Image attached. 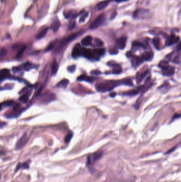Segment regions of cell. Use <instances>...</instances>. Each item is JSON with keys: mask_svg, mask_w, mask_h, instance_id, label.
Returning <instances> with one entry per match:
<instances>
[{"mask_svg": "<svg viewBox=\"0 0 181 182\" xmlns=\"http://www.w3.org/2000/svg\"><path fill=\"white\" fill-rule=\"evenodd\" d=\"M122 84L121 81H105L96 85V88L100 92H106L110 91L118 85Z\"/></svg>", "mask_w": 181, "mask_h": 182, "instance_id": "cell-1", "label": "cell"}, {"mask_svg": "<svg viewBox=\"0 0 181 182\" xmlns=\"http://www.w3.org/2000/svg\"><path fill=\"white\" fill-rule=\"evenodd\" d=\"M103 152L102 151H98L92 154L89 155L87 159V166L88 167H92L93 165L96 163L98 160L102 157Z\"/></svg>", "mask_w": 181, "mask_h": 182, "instance_id": "cell-2", "label": "cell"}, {"mask_svg": "<svg viewBox=\"0 0 181 182\" xmlns=\"http://www.w3.org/2000/svg\"><path fill=\"white\" fill-rule=\"evenodd\" d=\"M56 99L55 95L51 92H45L41 95L39 98V101L42 104L47 105L54 101Z\"/></svg>", "mask_w": 181, "mask_h": 182, "instance_id": "cell-3", "label": "cell"}, {"mask_svg": "<svg viewBox=\"0 0 181 182\" xmlns=\"http://www.w3.org/2000/svg\"><path fill=\"white\" fill-rule=\"evenodd\" d=\"M80 32L73 33L71 34V35H70V36H69L68 37H67L66 38L62 40L59 45V46L57 48V50L58 51H61V50H62L64 47H65L67 44L72 41L75 38H76L79 35H80Z\"/></svg>", "mask_w": 181, "mask_h": 182, "instance_id": "cell-4", "label": "cell"}, {"mask_svg": "<svg viewBox=\"0 0 181 182\" xmlns=\"http://www.w3.org/2000/svg\"><path fill=\"white\" fill-rule=\"evenodd\" d=\"M106 20V16L104 14H100L94 20L93 23L90 25V28L91 29H95L102 25Z\"/></svg>", "mask_w": 181, "mask_h": 182, "instance_id": "cell-5", "label": "cell"}, {"mask_svg": "<svg viewBox=\"0 0 181 182\" xmlns=\"http://www.w3.org/2000/svg\"><path fill=\"white\" fill-rule=\"evenodd\" d=\"M28 140V138L27 135L26 134H24L16 143V150H20L22 149L23 147H24L25 145L27 144Z\"/></svg>", "mask_w": 181, "mask_h": 182, "instance_id": "cell-6", "label": "cell"}, {"mask_svg": "<svg viewBox=\"0 0 181 182\" xmlns=\"http://www.w3.org/2000/svg\"><path fill=\"white\" fill-rule=\"evenodd\" d=\"M148 13V10L146 9H138L134 12L133 14V17L136 19H143L147 16Z\"/></svg>", "mask_w": 181, "mask_h": 182, "instance_id": "cell-7", "label": "cell"}, {"mask_svg": "<svg viewBox=\"0 0 181 182\" xmlns=\"http://www.w3.org/2000/svg\"><path fill=\"white\" fill-rule=\"evenodd\" d=\"M82 55V48L79 44H76L74 47L72 52V55L74 58H76L81 56Z\"/></svg>", "mask_w": 181, "mask_h": 182, "instance_id": "cell-8", "label": "cell"}, {"mask_svg": "<svg viewBox=\"0 0 181 182\" xmlns=\"http://www.w3.org/2000/svg\"><path fill=\"white\" fill-rule=\"evenodd\" d=\"M94 53L93 51H92L90 49H88L86 48H82V55L81 56H84L85 57L89 59H92L94 58Z\"/></svg>", "mask_w": 181, "mask_h": 182, "instance_id": "cell-9", "label": "cell"}, {"mask_svg": "<svg viewBox=\"0 0 181 182\" xmlns=\"http://www.w3.org/2000/svg\"><path fill=\"white\" fill-rule=\"evenodd\" d=\"M179 40V37H176L174 34H172V35L169 36L166 41V45L167 46H171V45H173L174 43H176Z\"/></svg>", "mask_w": 181, "mask_h": 182, "instance_id": "cell-10", "label": "cell"}, {"mask_svg": "<svg viewBox=\"0 0 181 182\" xmlns=\"http://www.w3.org/2000/svg\"><path fill=\"white\" fill-rule=\"evenodd\" d=\"M110 66L113 67V73L114 74H119L122 72L121 66L114 62H110L108 63Z\"/></svg>", "mask_w": 181, "mask_h": 182, "instance_id": "cell-11", "label": "cell"}, {"mask_svg": "<svg viewBox=\"0 0 181 182\" xmlns=\"http://www.w3.org/2000/svg\"><path fill=\"white\" fill-rule=\"evenodd\" d=\"M127 40V38L126 37H122L117 40V41H116L117 45L118 47L120 49L123 50V49H124V48H126Z\"/></svg>", "mask_w": 181, "mask_h": 182, "instance_id": "cell-12", "label": "cell"}, {"mask_svg": "<svg viewBox=\"0 0 181 182\" xmlns=\"http://www.w3.org/2000/svg\"><path fill=\"white\" fill-rule=\"evenodd\" d=\"M110 2L109 0H106V1H101L99 3H98L95 6V8L98 11H100L104 9L109 4Z\"/></svg>", "mask_w": 181, "mask_h": 182, "instance_id": "cell-13", "label": "cell"}, {"mask_svg": "<svg viewBox=\"0 0 181 182\" xmlns=\"http://www.w3.org/2000/svg\"><path fill=\"white\" fill-rule=\"evenodd\" d=\"M175 72V69L173 67L169 66L166 69L163 70V74L166 76H171L173 75Z\"/></svg>", "mask_w": 181, "mask_h": 182, "instance_id": "cell-14", "label": "cell"}, {"mask_svg": "<svg viewBox=\"0 0 181 182\" xmlns=\"http://www.w3.org/2000/svg\"><path fill=\"white\" fill-rule=\"evenodd\" d=\"M78 80L80 81H85V82H87L92 83L95 80V78L94 77H89V76H86L85 75H81L80 76H79L78 78Z\"/></svg>", "mask_w": 181, "mask_h": 182, "instance_id": "cell-15", "label": "cell"}, {"mask_svg": "<svg viewBox=\"0 0 181 182\" xmlns=\"http://www.w3.org/2000/svg\"><path fill=\"white\" fill-rule=\"evenodd\" d=\"M10 76V71L7 69L0 70V81H3Z\"/></svg>", "mask_w": 181, "mask_h": 182, "instance_id": "cell-16", "label": "cell"}, {"mask_svg": "<svg viewBox=\"0 0 181 182\" xmlns=\"http://www.w3.org/2000/svg\"><path fill=\"white\" fill-rule=\"evenodd\" d=\"M143 62V60L142 59V58L141 57H139V56H135V57H133V58L132 60V64L135 67L139 66Z\"/></svg>", "mask_w": 181, "mask_h": 182, "instance_id": "cell-17", "label": "cell"}, {"mask_svg": "<svg viewBox=\"0 0 181 182\" xmlns=\"http://www.w3.org/2000/svg\"><path fill=\"white\" fill-rule=\"evenodd\" d=\"M153 53L152 52H144L142 56V59L145 61H150L153 58Z\"/></svg>", "mask_w": 181, "mask_h": 182, "instance_id": "cell-18", "label": "cell"}, {"mask_svg": "<svg viewBox=\"0 0 181 182\" xmlns=\"http://www.w3.org/2000/svg\"><path fill=\"white\" fill-rule=\"evenodd\" d=\"M69 83V81L67 79H64L61 81H60L58 84H57V87L61 88H65L67 86Z\"/></svg>", "mask_w": 181, "mask_h": 182, "instance_id": "cell-19", "label": "cell"}, {"mask_svg": "<svg viewBox=\"0 0 181 182\" xmlns=\"http://www.w3.org/2000/svg\"><path fill=\"white\" fill-rule=\"evenodd\" d=\"M92 40L93 38L91 36H87L85 37L83 39H82L81 42L83 45H85V46H89V45H91Z\"/></svg>", "mask_w": 181, "mask_h": 182, "instance_id": "cell-20", "label": "cell"}, {"mask_svg": "<svg viewBox=\"0 0 181 182\" xmlns=\"http://www.w3.org/2000/svg\"><path fill=\"white\" fill-rule=\"evenodd\" d=\"M29 162L30 161H27L24 163H20L18 164L16 169V171H18L20 169H27L29 167Z\"/></svg>", "mask_w": 181, "mask_h": 182, "instance_id": "cell-21", "label": "cell"}, {"mask_svg": "<svg viewBox=\"0 0 181 182\" xmlns=\"http://www.w3.org/2000/svg\"><path fill=\"white\" fill-rule=\"evenodd\" d=\"M61 26V22L59 20L54 21L51 26V28L54 32L57 31Z\"/></svg>", "mask_w": 181, "mask_h": 182, "instance_id": "cell-22", "label": "cell"}, {"mask_svg": "<svg viewBox=\"0 0 181 182\" xmlns=\"http://www.w3.org/2000/svg\"><path fill=\"white\" fill-rule=\"evenodd\" d=\"M148 73V71L146 70L145 72L141 73V74H138L137 77V83L139 84L142 81V79L147 75Z\"/></svg>", "mask_w": 181, "mask_h": 182, "instance_id": "cell-23", "label": "cell"}, {"mask_svg": "<svg viewBox=\"0 0 181 182\" xmlns=\"http://www.w3.org/2000/svg\"><path fill=\"white\" fill-rule=\"evenodd\" d=\"M48 28H45L43 30H42L38 34V35L37 36V40H41L43 38H44L45 35H46V34L48 31Z\"/></svg>", "mask_w": 181, "mask_h": 182, "instance_id": "cell-24", "label": "cell"}, {"mask_svg": "<svg viewBox=\"0 0 181 182\" xmlns=\"http://www.w3.org/2000/svg\"><path fill=\"white\" fill-rule=\"evenodd\" d=\"M59 69V64L56 61H54L52 66V74L53 75H55L57 73Z\"/></svg>", "mask_w": 181, "mask_h": 182, "instance_id": "cell-25", "label": "cell"}, {"mask_svg": "<svg viewBox=\"0 0 181 182\" xmlns=\"http://www.w3.org/2000/svg\"><path fill=\"white\" fill-rule=\"evenodd\" d=\"M93 52L96 55L98 56H101L105 54V49L104 48H101V49H94L93 50Z\"/></svg>", "mask_w": 181, "mask_h": 182, "instance_id": "cell-26", "label": "cell"}, {"mask_svg": "<svg viewBox=\"0 0 181 182\" xmlns=\"http://www.w3.org/2000/svg\"><path fill=\"white\" fill-rule=\"evenodd\" d=\"M153 43L155 47L157 50H160V40L158 37H155L153 39Z\"/></svg>", "mask_w": 181, "mask_h": 182, "instance_id": "cell-27", "label": "cell"}, {"mask_svg": "<svg viewBox=\"0 0 181 182\" xmlns=\"http://www.w3.org/2000/svg\"><path fill=\"white\" fill-rule=\"evenodd\" d=\"M23 67L25 69V70H26L27 71H29V70H31V69H32V68H33V65L31 63H30L29 62H27L23 65Z\"/></svg>", "mask_w": 181, "mask_h": 182, "instance_id": "cell-28", "label": "cell"}, {"mask_svg": "<svg viewBox=\"0 0 181 182\" xmlns=\"http://www.w3.org/2000/svg\"><path fill=\"white\" fill-rule=\"evenodd\" d=\"M29 94L28 93H26V94H25L24 95H22L20 98L19 100L21 102H23V103H26L29 99Z\"/></svg>", "mask_w": 181, "mask_h": 182, "instance_id": "cell-29", "label": "cell"}, {"mask_svg": "<svg viewBox=\"0 0 181 182\" xmlns=\"http://www.w3.org/2000/svg\"><path fill=\"white\" fill-rule=\"evenodd\" d=\"M169 66V65L168 62L166 61H163L159 63V67L162 69V70L166 69Z\"/></svg>", "mask_w": 181, "mask_h": 182, "instance_id": "cell-30", "label": "cell"}, {"mask_svg": "<svg viewBox=\"0 0 181 182\" xmlns=\"http://www.w3.org/2000/svg\"><path fill=\"white\" fill-rule=\"evenodd\" d=\"M73 137V133L72 132H69L68 133V134H67L66 135V136H65V142L66 143H69L71 140L72 139Z\"/></svg>", "mask_w": 181, "mask_h": 182, "instance_id": "cell-31", "label": "cell"}, {"mask_svg": "<svg viewBox=\"0 0 181 182\" xmlns=\"http://www.w3.org/2000/svg\"><path fill=\"white\" fill-rule=\"evenodd\" d=\"M138 94V91L137 90H134V89L130 90V91H129V92H127L125 93H124V95H129V96H133V95H137Z\"/></svg>", "mask_w": 181, "mask_h": 182, "instance_id": "cell-32", "label": "cell"}, {"mask_svg": "<svg viewBox=\"0 0 181 182\" xmlns=\"http://www.w3.org/2000/svg\"><path fill=\"white\" fill-rule=\"evenodd\" d=\"M132 45L133 47H139V48H142L143 49H145V47L144 45L141 43L140 42H138V41H135L133 42L132 43Z\"/></svg>", "mask_w": 181, "mask_h": 182, "instance_id": "cell-33", "label": "cell"}, {"mask_svg": "<svg viewBox=\"0 0 181 182\" xmlns=\"http://www.w3.org/2000/svg\"><path fill=\"white\" fill-rule=\"evenodd\" d=\"M122 84H123V85H128V86H132L133 85L132 81L131 80V79H124V80L122 81Z\"/></svg>", "mask_w": 181, "mask_h": 182, "instance_id": "cell-34", "label": "cell"}, {"mask_svg": "<svg viewBox=\"0 0 181 182\" xmlns=\"http://www.w3.org/2000/svg\"><path fill=\"white\" fill-rule=\"evenodd\" d=\"M14 103V102L12 100H9V101H6L5 102H4L3 103H2L3 107H10L11 106H12Z\"/></svg>", "mask_w": 181, "mask_h": 182, "instance_id": "cell-35", "label": "cell"}, {"mask_svg": "<svg viewBox=\"0 0 181 182\" xmlns=\"http://www.w3.org/2000/svg\"><path fill=\"white\" fill-rule=\"evenodd\" d=\"M95 43L96 46L98 47H102V46H103V45H104L103 42L101 40L97 38L95 39Z\"/></svg>", "mask_w": 181, "mask_h": 182, "instance_id": "cell-36", "label": "cell"}, {"mask_svg": "<svg viewBox=\"0 0 181 182\" xmlns=\"http://www.w3.org/2000/svg\"><path fill=\"white\" fill-rule=\"evenodd\" d=\"M26 49V46H24V47H22V48H21L19 49V51H18V53H17V58L20 57L21 55L22 54H23V53H24V51H25Z\"/></svg>", "mask_w": 181, "mask_h": 182, "instance_id": "cell-37", "label": "cell"}, {"mask_svg": "<svg viewBox=\"0 0 181 182\" xmlns=\"http://www.w3.org/2000/svg\"><path fill=\"white\" fill-rule=\"evenodd\" d=\"M169 84H165L159 87V89L162 91H164H164H167V90H168V88L169 87Z\"/></svg>", "mask_w": 181, "mask_h": 182, "instance_id": "cell-38", "label": "cell"}, {"mask_svg": "<svg viewBox=\"0 0 181 182\" xmlns=\"http://www.w3.org/2000/svg\"><path fill=\"white\" fill-rule=\"evenodd\" d=\"M55 42H52L51 43H50L48 45V46L46 48V49H45V51L47 52V51H49L52 50L55 46Z\"/></svg>", "mask_w": 181, "mask_h": 182, "instance_id": "cell-39", "label": "cell"}, {"mask_svg": "<svg viewBox=\"0 0 181 182\" xmlns=\"http://www.w3.org/2000/svg\"><path fill=\"white\" fill-rule=\"evenodd\" d=\"M88 15H89V13L88 12H86L85 14H83V15H82V17H81L80 20H79V21H80V22H85L86 19L88 17Z\"/></svg>", "mask_w": 181, "mask_h": 182, "instance_id": "cell-40", "label": "cell"}, {"mask_svg": "<svg viewBox=\"0 0 181 182\" xmlns=\"http://www.w3.org/2000/svg\"><path fill=\"white\" fill-rule=\"evenodd\" d=\"M75 68H76L75 65L70 66L67 67V70H68V72L71 73H74L75 72Z\"/></svg>", "mask_w": 181, "mask_h": 182, "instance_id": "cell-41", "label": "cell"}, {"mask_svg": "<svg viewBox=\"0 0 181 182\" xmlns=\"http://www.w3.org/2000/svg\"><path fill=\"white\" fill-rule=\"evenodd\" d=\"M6 54V50L5 49H2L0 50V58H2Z\"/></svg>", "mask_w": 181, "mask_h": 182, "instance_id": "cell-42", "label": "cell"}, {"mask_svg": "<svg viewBox=\"0 0 181 182\" xmlns=\"http://www.w3.org/2000/svg\"><path fill=\"white\" fill-rule=\"evenodd\" d=\"M109 53L110 54H116L118 53V51L115 49H111L109 50Z\"/></svg>", "mask_w": 181, "mask_h": 182, "instance_id": "cell-43", "label": "cell"}, {"mask_svg": "<svg viewBox=\"0 0 181 182\" xmlns=\"http://www.w3.org/2000/svg\"><path fill=\"white\" fill-rule=\"evenodd\" d=\"M91 74L93 75H99L101 74V72L98 70H95L91 72Z\"/></svg>", "mask_w": 181, "mask_h": 182, "instance_id": "cell-44", "label": "cell"}, {"mask_svg": "<svg viewBox=\"0 0 181 182\" xmlns=\"http://www.w3.org/2000/svg\"><path fill=\"white\" fill-rule=\"evenodd\" d=\"M174 62L176 64H178L180 63V57L179 56H176V58H175V59H174Z\"/></svg>", "mask_w": 181, "mask_h": 182, "instance_id": "cell-45", "label": "cell"}, {"mask_svg": "<svg viewBox=\"0 0 181 182\" xmlns=\"http://www.w3.org/2000/svg\"><path fill=\"white\" fill-rule=\"evenodd\" d=\"M116 15H117V14H116V12H113V13L112 14V15H111L110 19L112 20V19H114L115 17V16H116Z\"/></svg>", "mask_w": 181, "mask_h": 182, "instance_id": "cell-46", "label": "cell"}, {"mask_svg": "<svg viewBox=\"0 0 181 182\" xmlns=\"http://www.w3.org/2000/svg\"><path fill=\"white\" fill-rule=\"evenodd\" d=\"M116 95V93L115 92H112L109 94V96L111 98H114Z\"/></svg>", "mask_w": 181, "mask_h": 182, "instance_id": "cell-47", "label": "cell"}, {"mask_svg": "<svg viewBox=\"0 0 181 182\" xmlns=\"http://www.w3.org/2000/svg\"><path fill=\"white\" fill-rule=\"evenodd\" d=\"M176 148V146H175V147H174V148H172L171 150H169L168 152H166V154H168V153H171L172 151H173L174 150H175V149Z\"/></svg>", "mask_w": 181, "mask_h": 182, "instance_id": "cell-48", "label": "cell"}, {"mask_svg": "<svg viewBox=\"0 0 181 182\" xmlns=\"http://www.w3.org/2000/svg\"><path fill=\"white\" fill-rule=\"evenodd\" d=\"M127 1H128V0H115V1L117 3H121V2H125Z\"/></svg>", "mask_w": 181, "mask_h": 182, "instance_id": "cell-49", "label": "cell"}, {"mask_svg": "<svg viewBox=\"0 0 181 182\" xmlns=\"http://www.w3.org/2000/svg\"><path fill=\"white\" fill-rule=\"evenodd\" d=\"M180 115L176 114L175 115H174V117H173V119H176V118H179V117H180Z\"/></svg>", "mask_w": 181, "mask_h": 182, "instance_id": "cell-50", "label": "cell"}, {"mask_svg": "<svg viewBox=\"0 0 181 182\" xmlns=\"http://www.w3.org/2000/svg\"><path fill=\"white\" fill-rule=\"evenodd\" d=\"M127 55L128 56L129 58L131 57V56H132V53H131V52H128L127 53Z\"/></svg>", "mask_w": 181, "mask_h": 182, "instance_id": "cell-51", "label": "cell"}, {"mask_svg": "<svg viewBox=\"0 0 181 182\" xmlns=\"http://www.w3.org/2000/svg\"><path fill=\"white\" fill-rule=\"evenodd\" d=\"M4 124H5V123L3 122H1V121L0 122V128L2 127V126H3L4 125Z\"/></svg>", "mask_w": 181, "mask_h": 182, "instance_id": "cell-52", "label": "cell"}, {"mask_svg": "<svg viewBox=\"0 0 181 182\" xmlns=\"http://www.w3.org/2000/svg\"><path fill=\"white\" fill-rule=\"evenodd\" d=\"M2 108H3V106L2 103H0V111H1L2 110Z\"/></svg>", "mask_w": 181, "mask_h": 182, "instance_id": "cell-53", "label": "cell"}, {"mask_svg": "<svg viewBox=\"0 0 181 182\" xmlns=\"http://www.w3.org/2000/svg\"><path fill=\"white\" fill-rule=\"evenodd\" d=\"M1 173L0 172V178H1Z\"/></svg>", "mask_w": 181, "mask_h": 182, "instance_id": "cell-54", "label": "cell"}]
</instances>
